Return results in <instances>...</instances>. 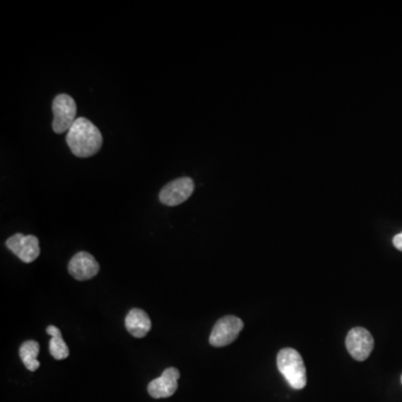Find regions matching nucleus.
<instances>
[{"label": "nucleus", "mask_w": 402, "mask_h": 402, "mask_svg": "<svg viewBox=\"0 0 402 402\" xmlns=\"http://www.w3.org/2000/svg\"><path fill=\"white\" fill-rule=\"evenodd\" d=\"M46 332L52 336L50 341V352L52 357L56 360H64L69 355V347L62 338L61 331L59 328L50 326L46 328Z\"/></svg>", "instance_id": "f8f14e48"}, {"label": "nucleus", "mask_w": 402, "mask_h": 402, "mask_svg": "<svg viewBox=\"0 0 402 402\" xmlns=\"http://www.w3.org/2000/svg\"><path fill=\"white\" fill-rule=\"evenodd\" d=\"M98 270L100 265L96 262L94 256L86 251L77 253L69 260V274L77 281H88L98 275Z\"/></svg>", "instance_id": "1a4fd4ad"}, {"label": "nucleus", "mask_w": 402, "mask_h": 402, "mask_svg": "<svg viewBox=\"0 0 402 402\" xmlns=\"http://www.w3.org/2000/svg\"><path fill=\"white\" fill-rule=\"evenodd\" d=\"M40 353V344L34 340L24 342L19 348V357L24 363L25 367L30 371H36L40 368V361L38 360Z\"/></svg>", "instance_id": "9b49d317"}, {"label": "nucleus", "mask_w": 402, "mask_h": 402, "mask_svg": "<svg viewBox=\"0 0 402 402\" xmlns=\"http://www.w3.org/2000/svg\"><path fill=\"white\" fill-rule=\"evenodd\" d=\"M6 246L24 263L34 262L40 254V241L33 235L16 234L6 241Z\"/></svg>", "instance_id": "0eeeda50"}, {"label": "nucleus", "mask_w": 402, "mask_h": 402, "mask_svg": "<svg viewBox=\"0 0 402 402\" xmlns=\"http://www.w3.org/2000/svg\"><path fill=\"white\" fill-rule=\"evenodd\" d=\"M53 130L55 133L69 132L76 121L77 106L69 94H59L53 100Z\"/></svg>", "instance_id": "7ed1b4c3"}, {"label": "nucleus", "mask_w": 402, "mask_h": 402, "mask_svg": "<svg viewBox=\"0 0 402 402\" xmlns=\"http://www.w3.org/2000/svg\"><path fill=\"white\" fill-rule=\"evenodd\" d=\"M401 382H402V376H401Z\"/></svg>", "instance_id": "4468645a"}, {"label": "nucleus", "mask_w": 402, "mask_h": 402, "mask_svg": "<svg viewBox=\"0 0 402 402\" xmlns=\"http://www.w3.org/2000/svg\"><path fill=\"white\" fill-rule=\"evenodd\" d=\"M179 378L180 372L177 368L171 367L166 369L159 378L154 379L149 384V394L154 399L171 397L177 391Z\"/></svg>", "instance_id": "6e6552de"}, {"label": "nucleus", "mask_w": 402, "mask_h": 402, "mask_svg": "<svg viewBox=\"0 0 402 402\" xmlns=\"http://www.w3.org/2000/svg\"><path fill=\"white\" fill-rule=\"evenodd\" d=\"M71 154L79 158H90L98 154L103 144V137L96 125L85 117H77L67 135Z\"/></svg>", "instance_id": "f257e3e1"}, {"label": "nucleus", "mask_w": 402, "mask_h": 402, "mask_svg": "<svg viewBox=\"0 0 402 402\" xmlns=\"http://www.w3.org/2000/svg\"><path fill=\"white\" fill-rule=\"evenodd\" d=\"M195 190V183L189 177L178 178L164 185L160 191V201L166 206L175 207L188 200Z\"/></svg>", "instance_id": "39448f33"}, {"label": "nucleus", "mask_w": 402, "mask_h": 402, "mask_svg": "<svg viewBox=\"0 0 402 402\" xmlns=\"http://www.w3.org/2000/svg\"><path fill=\"white\" fill-rule=\"evenodd\" d=\"M243 328V322L234 315L219 318L212 328L209 343L214 348H222L233 343Z\"/></svg>", "instance_id": "20e7f679"}, {"label": "nucleus", "mask_w": 402, "mask_h": 402, "mask_svg": "<svg viewBox=\"0 0 402 402\" xmlns=\"http://www.w3.org/2000/svg\"><path fill=\"white\" fill-rule=\"evenodd\" d=\"M345 344L348 351L355 360L364 361L368 359L374 348V340L368 330L353 328L348 333Z\"/></svg>", "instance_id": "423d86ee"}, {"label": "nucleus", "mask_w": 402, "mask_h": 402, "mask_svg": "<svg viewBox=\"0 0 402 402\" xmlns=\"http://www.w3.org/2000/svg\"><path fill=\"white\" fill-rule=\"evenodd\" d=\"M277 368L293 389L301 390L306 386V368L297 350L286 348L278 352Z\"/></svg>", "instance_id": "f03ea898"}, {"label": "nucleus", "mask_w": 402, "mask_h": 402, "mask_svg": "<svg viewBox=\"0 0 402 402\" xmlns=\"http://www.w3.org/2000/svg\"><path fill=\"white\" fill-rule=\"evenodd\" d=\"M394 245L398 251H402V233L398 234V235L394 237Z\"/></svg>", "instance_id": "ddd939ff"}, {"label": "nucleus", "mask_w": 402, "mask_h": 402, "mask_svg": "<svg viewBox=\"0 0 402 402\" xmlns=\"http://www.w3.org/2000/svg\"><path fill=\"white\" fill-rule=\"evenodd\" d=\"M125 328L134 338H144L151 330V320L149 315L141 309H132L125 318Z\"/></svg>", "instance_id": "9d476101"}]
</instances>
